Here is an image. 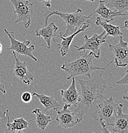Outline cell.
<instances>
[{
  "instance_id": "1",
  "label": "cell",
  "mask_w": 128,
  "mask_h": 133,
  "mask_svg": "<svg viewBox=\"0 0 128 133\" xmlns=\"http://www.w3.org/2000/svg\"><path fill=\"white\" fill-rule=\"evenodd\" d=\"M78 82L80 86V99L73 113L79 118L82 119L85 115H89L98 120V105L103 93L107 88V79L103 77L101 73L93 79L88 80L80 79Z\"/></svg>"
},
{
  "instance_id": "2",
  "label": "cell",
  "mask_w": 128,
  "mask_h": 133,
  "mask_svg": "<svg viewBox=\"0 0 128 133\" xmlns=\"http://www.w3.org/2000/svg\"><path fill=\"white\" fill-rule=\"evenodd\" d=\"M56 15L62 18L66 26L65 32L63 36L67 37L73 33L78 29L85 24L91 25L93 22L90 20L91 17L86 16L80 8H78L77 10L72 13H66L61 12L59 10H52L46 12L43 14L44 26L48 24V20L50 16Z\"/></svg>"
},
{
  "instance_id": "3",
  "label": "cell",
  "mask_w": 128,
  "mask_h": 133,
  "mask_svg": "<svg viewBox=\"0 0 128 133\" xmlns=\"http://www.w3.org/2000/svg\"><path fill=\"white\" fill-rule=\"evenodd\" d=\"M94 58L92 52L80 56L75 60L69 63H64L61 66L62 70L68 74L67 79H70L77 76H84L88 78H91V72L96 70H104L105 68L99 67L93 65Z\"/></svg>"
},
{
  "instance_id": "4",
  "label": "cell",
  "mask_w": 128,
  "mask_h": 133,
  "mask_svg": "<svg viewBox=\"0 0 128 133\" xmlns=\"http://www.w3.org/2000/svg\"><path fill=\"white\" fill-rule=\"evenodd\" d=\"M13 5V12L17 14L15 24L21 23L25 28L31 24V20L33 14L34 5L27 0H9Z\"/></svg>"
},
{
  "instance_id": "5",
  "label": "cell",
  "mask_w": 128,
  "mask_h": 133,
  "mask_svg": "<svg viewBox=\"0 0 128 133\" xmlns=\"http://www.w3.org/2000/svg\"><path fill=\"white\" fill-rule=\"evenodd\" d=\"M117 115V104L111 96L107 99L103 96L98 105V120L107 126H113Z\"/></svg>"
},
{
  "instance_id": "6",
  "label": "cell",
  "mask_w": 128,
  "mask_h": 133,
  "mask_svg": "<svg viewBox=\"0 0 128 133\" xmlns=\"http://www.w3.org/2000/svg\"><path fill=\"white\" fill-rule=\"evenodd\" d=\"M105 31H103L100 34L94 33L91 38H89L87 35H85L84 42L81 46H77L75 45H72L71 46L75 48L77 51H89L92 52L94 58H100V45L106 42L107 36L105 35Z\"/></svg>"
},
{
  "instance_id": "7",
  "label": "cell",
  "mask_w": 128,
  "mask_h": 133,
  "mask_svg": "<svg viewBox=\"0 0 128 133\" xmlns=\"http://www.w3.org/2000/svg\"><path fill=\"white\" fill-rule=\"evenodd\" d=\"M4 31L9 37L10 41V46L7 48V50H12L19 55L27 56L32 58L34 61L37 62L38 59L34 56L33 51L35 49L34 45H30V41L23 38V41L20 42L14 37V32L9 31L6 29H4Z\"/></svg>"
},
{
  "instance_id": "8",
  "label": "cell",
  "mask_w": 128,
  "mask_h": 133,
  "mask_svg": "<svg viewBox=\"0 0 128 133\" xmlns=\"http://www.w3.org/2000/svg\"><path fill=\"white\" fill-rule=\"evenodd\" d=\"M110 51L114 54V59L107 65L114 62L117 66L125 67L128 65V44L123 41L122 36H120L118 43L108 44Z\"/></svg>"
},
{
  "instance_id": "9",
  "label": "cell",
  "mask_w": 128,
  "mask_h": 133,
  "mask_svg": "<svg viewBox=\"0 0 128 133\" xmlns=\"http://www.w3.org/2000/svg\"><path fill=\"white\" fill-rule=\"evenodd\" d=\"M69 108L68 105L64 104L61 109H56L57 116L56 120H54L57 122L61 127L65 129L71 128L82 120V119L79 118L73 112H71Z\"/></svg>"
},
{
  "instance_id": "10",
  "label": "cell",
  "mask_w": 128,
  "mask_h": 133,
  "mask_svg": "<svg viewBox=\"0 0 128 133\" xmlns=\"http://www.w3.org/2000/svg\"><path fill=\"white\" fill-rule=\"evenodd\" d=\"M15 59L13 67V74L19 80L25 84L29 85L34 80V76L27 68V64L25 62H21L17 57L16 53L12 51Z\"/></svg>"
},
{
  "instance_id": "11",
  "label": "cell",
  "mask_w": 128,
  "mask_h": 133,
  "mask_svg": "<svg viewBox=\"0 0 128 133\" xmlns=\"http://www.w3.org/2000/svg\"><path fill=\"white\" fill-rule=\"evenodd\" d=\"M61 95L62 101L69 107L74 106L76 108L78 106L80 99V94L77 90L75 77H72L71 84L68 89L61 90Z\"/></svg>"
},
{
  "instance_id": "12",
  "label": "cell",
  "mask_w": 128,
  "mask_h": 133,
  "mask_svg": "<svg viewBox=\"0 0 128 133\" xmlns=\"http://www.w3.org/2000/svg\"><path fill=\"white\" fill-rule=\"evenodd\" d=\"M123 104H117V115L113 125V132L128 133V113H124Z\"/></svg>"
},
{
  "instance_id": "13",
  "label": "cell",
  "mask_w": 128,
  "mask_h": 133,
  "mask_svg": "<svg viewBox=\"0 0 128 133\" xmlns=\"http://www.w3.org/2000/svg\"><path fill=\"white\" fill-rule=\"evenodd\" d=\"M94 14H97L99 16H100V17L103 18L107 23L112 21L114 18L116 17L127 16V14H126L113 10L109 8L106 5L105 1H103V0H100L97 8L89 16L91 17Z\"/></svg>"
},
{
  "instance_id": "14",
  "label": "cell",
  "mask_w": 128,
  "mask_h": 133,
  "mask_svg": "<svg viewBox=\"0 0 128 133\" xmlns=\"http://www.w3.org/2000/svg\"><path fill=\"white\" fill-rule=\"evenodd\" d=\"M58 27L54 23H50L47 24L40 29L35 30L36 37H42L44 41L47 44V48L48 49L51 48V41L52 39H54V37H56Z\"/></svg>"
},
{
  "instance_id": "15",
  "label": "cell",
  "mask_w": 128,
  "mask_h": 133,
  "mask_svg": "<svg viewBox=\"0 0 128 133\" xmlns=\"http://www.w3.org/2000/svg\"><path fill=\"white\" fill-rule=\"evenodd\" d=\"M89 26H90L89 24L84 25L82 27L78 29L76 31H75L72 34L70 35L67 36V37H64L62 35H61V33L56 35V37L61 39V42L59 44H57V49H59L61 56H64L66 55H67V53H68L69 51V49H70V46L71 45V42L73 40L74 37L79 33L82 32V31L86 30L87 28H88Z\"/></svg>"
},
{
  "instance_id": "16",
  "label": "cell",
  "mask_w": 128,
  "mask_h": 133,
  "mask_svg": "<svg viewBox=\"0 0 128 133\" xmlns=\"http://www.w3.org/2000/svg\"><path fill=\"white\" fill-rule=\"evenodd\" d=\"M32 95L36 96V97L39 99L41 104L43 105L45 109L43 113H46L50 109H57L61 107V104L56 101L53 96H49V95H44V94H37L36 92H33Z\"/></svg>"
},
{
  "instance_id": "17",
  "label": "cell",
  "mask_w": 128,
  "mask_h": 133,
  "mask_svg": "<svg viewBox=\"0 0 128 133\" xmlns=\"http://www.w3.org/2000/svg\"><path fill=\"white\" fill-rule=\"evenodd\" d=\"M4 115L7 118V123H6V127L13 131H22L26 129L28 127L29 122L31 120H26L23 117L16 118L13 119V122H10V118L9 115V110H6L4 112Z\"/></svg>"
},
{
  "instance_id": "18",
  "label": "cell",
  "mask_w": 128,
  "mask_h": 133,
  "mask_svg": "<svg viewBox=\"0 0 128 133\" xmlns=\"http://www.w3.org/2000/svg\"><path fill=\"white\" fill-rule=\"evenodd\" d=\"M96 25L101 26L104 29V31L107 34V37L111 36L114 37H117L119 36H122V33L121 31V27L118 26H115L106 22L104 20H102L100 17H97L95 21Z\"/></svg>"
},
{
  "instance_id": "19",
  "label": "cell",
  "mask_w": 128,
  "mask_h": 133,
  "mask_svg": "<svg viewBox=\"0 0 128 133\" xmlns=\"http://www.w3.org/2000/svg\"><path fill=\"white\" fill-rule=\"evenodd\" d=\"M32 113L36 115V124L41 130H45L52 121L51 116L47 115L40 108H36L33 110Z\"/></svg>"
},
{
  "instance_id": "20",
  "label": "cell",
  "mask_w": 128,
  "mask_h": 133,
  "mask_svg": "<svg viewBox=\"0 0 128 133\" xmlns=\"http://www.w3.org/2000/svg\"><path fill=\"white\" fill-rule=\"evenodd\" d=\"M106 5L113 10L128 15V0H108Z\"/></svg>"
},
{
  "instance_id": "21",
  "label": "cell",
  "mask_w": 128,
  "mask_h": 133,
  "mask_svg": "<svg viewBox=\"0 0 128 133\" xmlns=\"http://www.w3.org/2000/svg\"><path fill=\"white\" fill-rule=\"evenodd\" d=\"M33 95L32 94H31L29 91H24L22 93V94L21 95V100L25 103H28L32 99Z\"/></svg>"
},
{
  "instance_id": "22",
  "label": "cell",
  "mask_w": 128,
  "mask_h": 133,
  "mask_svg": "<svg viewBox=\"0 0 128 133\" xmlns=\"http://www.w3.org/2000/svg\"><path fill=\"white\" fill-rule=\"evenodd\" d=\"M117 84H128V68L126 70L124 76L118 80L116 82Z\"/></svg>"
},
{
  "instance_id": "23",
  "label": "cell",
  "mask_w": 128,
  "mask_h": 133,
  "mask_svg": "<svg viewBox=\"0 0 128 133\" xmlns=\"http://www.w3.org/2000/svg\"><path fill=\"white\" fill-rule=\"evenodd\" d=\"M39 2L42 3L47 8L51 7V1L52 0H38Z\"/></svg>"
},
{
  "instance_id": "24",
  "label": "cell",
  "mask_w": 128,
  "mask_h": 133,
  "mask_svg": "<svg viewBox=\"0 0 128 133\" xmlns=\"http://www.w3.org/2000/svg\"><path fill=\"white\" fill-rule=\"evenodd\" d=\"M100 124H101V130L103 133H111L110 131L108 129L107 126L104 123L100 122Z\"/></svg>"
},
{
  "instance_id": "25",
  "label": "cell",
  "mask_w": 128,
  "mask_h": 133,
  "mask_svg": "<svg viewBox=\"0 0 128 133\" xmlns=\"http://www.w3.org/2000/svg\"><path fill=\"white\" fill-rule=\"evenodd\" d=\"M3 133H24V132H22V131H13V130L10 129L9 128H6V129L5 130V131H4Z\"/></svg>"
},
{
  "instance_id": "26",
  "label": "cell",
  "mask_w": 128,
  "mask_h": 133,
  "mask_svg": "<svg viewBox=\"0 0 128 133\" xmlns=\"http://www.w3.org/2000/svg\"><path fill=\"white\" fill-rule=\"evenodd\" d=\"M0 91H1L3 94H6V90H5V86H4V84H3L2 83H1V81H0Z\"/></svg>"
},
{
  "instance_id": "27",
  "label": "cell",
  "mask_w": 128,
  "mask_h": 133,
  "mask_svg": "<svg viewBox=\"0 0 128 133\" xmlns=\"http://www.w3.org/2000/svg\"><path fill=\"white\" fill-rule=\"evenodd\" d=\"M124 28H126L128 30V20H126L124 22Z\"/></svg>"
},
{
  "instance_id": "28",
  "label": "cell",
  "mask_w": 128,
  "mask_h": 133,
  "mask_svg": "<svg viewBox=\"0 0 128 133\" xmlns=\"http://www.w3.org/2000/svg\"><path fill=\"white\" fill-rule=\"evenodd\" d=\"M122 97H123V99H124L126 100V101H128V96H126V95H124L123 96H122Z\"/></svg>"
},
{
  "instance_id": "29",
  "label": "cell",
  "mask_w": 128,
  "mask_h": 133,
  "mask_svg": "<svg viewBox=\"0 0 128 133\" xmlns=\"http://www.w3.org/2000/svg\"><path fill=\"white\" fill-rule=\"evenodd\" d=\"M2 50H3V45L2 44L0 43V54H1V52H2Z\"/></svg>"
},
{
  "instance_id": "30",
  "label": "cell",
  "mask_w": 128,
  "mask_h": 133,
  "mask_svg": "<svg viewBox=\"0 0 128 133\" xmlns=\"http://www.w3.org/2000/svg\"><path fill=\"white\" fill-rule=\"evenodd\" d=\"M92 1V2H93V1H94V0H84V1Z\"/></svg>"
},
{
  "instance_id": "31",
  "label": "cell",
  "mask_w": 128,
  "mask_h": 133,
  "mask_svg": "<svg viewBox=\"0 0 128 133\" xmlns=\"http://www.w3.org/2000/svg\"><path fill=\"white\" fill-rule=\"evenodd\" d=\"M92 133H95V132H92Z\"/></svg>"
}]
</instances>
